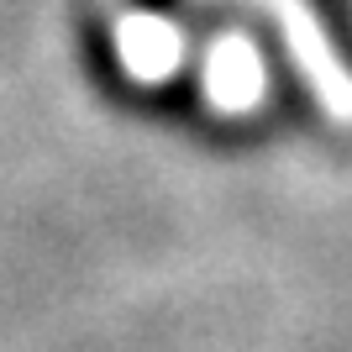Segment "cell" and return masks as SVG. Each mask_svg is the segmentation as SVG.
Masks as SVG:
<instances>
[{
    "label": "cell",
    "mask_w": 352,
    "mask_h": 352,
    "mask_svg": "<svg viewBox=\"0 0 352 352\" xmlns=\"http://www.w3.org/2000/svg\"><path fill=\"white\" fill-rule=\"evenodd\" d=\"M116 47H121V63H126L137 79H147V85L168 79V74L184 63V37H179V27H168L158 16H132V21H121Z\"/></svg>",
    "instance_id": "3"
},
{
    "label": "cell",
    "mask_w": 352,
    "mask_h": 352,
    "mask_svg": "<svg viewBox=\"0 0 352 352\" xmlns=\"http://www.w3.org/2000/svg\"><path fill=\"white\" fill-rule=\"evenodd\" d=\"M263 89H268V74L263 58L248 37L226 32L206 58V100L226 116H242V111H258L263 105Z\"/></svg>",
    "instance_id": "2"
},
{
    "label": "cell",
    "mask_w": 352,
    "mask_h": 352,
    "mask_svg": "<svg viewBox=\"0 0 352 352\" xmlns=\"http://www.w3.org/2000/svg\"><path fill=\"white\" fill-rule=\"evenodd\" d=\"M258 11L279 27V43H284V53H289L294 74L305 79V89L316 95V105H321L331 121L352 126V69L342 63L337 47H331L316 6H310V0H258Z\"/></svg>",
    "instance_id": "1"
}]
</instances>
